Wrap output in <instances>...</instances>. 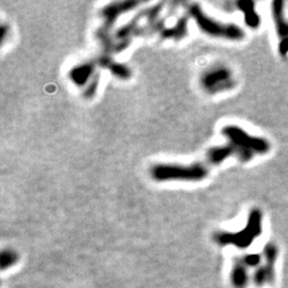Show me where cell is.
<instances>
[{"instance_id": "cell-1", "label": "cell", "mask_w": 288, "mask_h": 288, "mask_svg": "<svg viewBox=\"0 0 288 288\" xmlns=\"http://www.w3.org/2000/svg\"><path fill=\"white\" fill-rule=\"evenodd\" d=\"M221 132L235 149L236 157L244 163L251 160L255 155H264L270 150V144L266 139L250 136L238 126H226Z\"/></svg>"}, {"instance_id": "cell-2", "label": "cell", "mask_w": 288, "mask_h": 288, "mask_svg": "<svg viewBox=\"0 0 288 288\" xmlns=\"http://www.w3.org/2000/svg\"><path fill=\"white\" fill-rule=\"evenodd\" d=\"M150 173L156 182H201L208 175V169L200 163L189 166L158 164L151 168Z\"/></svg>"}, {"instance_id": "cell-3", "label": "cell", "mask_w": 288, "mask_h": 288, "mask_svg": "<svg viewBox=\"0 0 288 288\" xmlns=\"http://www.w3.org/2000/svg\"><path fill=\"white\" fill-rule=\"evenodd\" d=\"M189 14L195 21L199 28L206 34L214 38H221L231 41H240L245 38V32L235 24H223L210 19L204 14L199 5L189 8Z\"/></svg>"}, {"instance_id": "cell-4", "label": "cell", "mask_w": 288, "mask_h": 288, "mask_svg": "<svg viewBox=\"0 0 288 288\" xmlns=\"http://www.w3.org/2000/svg\"><path fill=\"white\" fill-rule=\"evenodd\" d=\"M260 233H262V212L258 209H254L250 212L247 227L241 232L235 234L219 233L215 236V240L221 245L232 244L244 248L251 245Z\"/></svg>"}, {"instance_id": "cell-5", "label": "cell", "mask_w": 288, "mask_h": 288, "mask_svg": "<svg viewBox=\"0 0 288 288\" xmlns=\"http://www.w3.org/2000/svg\"><path fill=\"white\" fill-rule=\"evenodd\" d=\"M200 83L205 91L210 94L227 91L235 86L232 71L223 66H217L204 71L200 78Z\"/></svg>"}, {"instance_id": "cell-6", "label": "cell", "mask_w": 288, "mask_h": 288, "mask_svg": "<svg viewBox=\"0 0 288 288\" xmlns=\"http://www.w3.org/2000/svg\"><path fill=\"white\" fill-rule=\"evenodd\" d=\"M264 254L266 258V265L260 267L254 274V283L258 286L267 283H271L274 280V263L277 255V249L274 245H268Z\"/></svg>"}, {"instance_id": "cell-7", "label": "cell", "mask_w": 288, "mask_h": 288, "mask_svg": "<svg viewBox=\"0 0 288 288\" xmlns=\"http://www.w3.org/2000/svg\"><path fill=\"white\" fill-rule=\"evenodd\" d=\"M273 20L276 26L277 35L280 38V53L286 56L288 52V23L283 13V3L274 2L272 4Z\"/></svg>"}, {"instance_id": "cell-8", "label": "cell", "mask_w": 288, "mask_h": 288, "mask_svg": "<svg viewBox=\"0 0 288 288\" xmlns=\"http://www.w3.org/2000/svg\"><path fill=\"white\" fill-rule=\"evenodd\" d=\"M95 71V63L94 62H86L82 64L76 65L69 70L68 78L70 82L78 87H84L91 77H94Z\"/></svg>"}, {"instance_id": "cell-9", "label": "cell", "mask_w": 288, "mask_h": 288, "mask_svg": "<svg viewBox=\"0 0 288 288\" xmlns=\"http://www.w3.org/2000/svg\"><path fill=\"white\" fill-rule=\"evenodd\" d=\"M231 156H236V151L229 142L227 144H224V146L211 148L208 152H207V159H208V163L213 166L223 164V161L227 160Z\"/></svg>"}, {"instance_id": "cell-10", "label": "cell", "mask_w": 288, "mask_h": 288, "mask_svg": "<svg viewBox=\"0 0 288 288\" xmlns=\"http://www.w3.org/2000/svg\"><path fill=\"white\" fill-rule=\"evenodd\" d=\"M138 6V3H134V2H129V3H120V4H112L110 6H108L104 9L103 11V15L106 20V25H112L116 19H118V16L127 12L133 7ZM109 27V26H108Z\"/></svg>"}, {"instance_id": "cell-11", "label": "cell", "mask_w": 288, "mask_h": 288, "mask_svg": "<svg viewBox=\"0 0 288 288\" xmlns=\"http://www.w3.org/2000/svg\"><path fill=\"white\" fill-rule=\"evenodd\" d=\"M100 64L102 66L107 67L108 69L110 70V73L115 76L116 78L120 79H128L130 78L131 71L129 69L128 66H126L125 64H122V63H116L111 61L110 59L108 58H102L100 61Z\"/></svg>"}, {"instance_id": "cell-12", "label": "cell", "mask_w": 288, "mask_h": 288, "mask_svg": "<svg viewBox=\"0 0 288 288\" xmlns=\"http://www.w3.org/2000/svg\"><path fill=\"white\" fill-rule=\"evenodd\" d=\"M187 33V22L185 19L179 20L176 25H174L172 28H167L163 32L161 35L166 39H182L184 38Z\"/></svg>"}, {"instance_id": "cell-13", "label": "cell", "mask_w": 288, "mask_h": 288, "mask_svg": "<svg viewBox=\"0 0 288 288\" xmlns=\"http://www.w3.org/2000/svg\"><path fill=\"white\" fill-rule=\"evenodd\" d=\"M237 7L240 9V10L244 11L246 23L250 27H257L259 19H258V15L256 14V12L254 11V4L240 2V3H237Z\"/></svg>"}, {"instance_id": "cell-14", "label": "cell", "mask_w": 288, "mask_h": 288, "mask_svg": "<svg viewBox=\"0 0 288 288\" xmlns=\"http://www.w3.org/2000/svg\"><path fill=\"white\" fill-rule=\"evenodd\" d=\"M232 282L237 288H244L248 282V274L246 271V266L241 263V260L236 264L232 272Z\"/></svg>"}, {"instance_id": "cell-15", "label": "cell", "mask_w": 288, "mask_h": 288, "mask_svg": "<svg viewBox=\"0 0 288 288\" xmlns=\"http://www.w3.org/2000/svg\"><path fill=\"white\" fill-rule=\"evenodd\" d=\"M98 83H100V76H98V74H96L93 77V80L91 82V84L87 86V88L85 90L84 94H85L86 98H92L95 95L96 90L98 88Z\"/></svg>"}, {"instance_id": "cell-16", "label": "cell", "mask_w": 288, "mask_h": 288, "mask_svg": "<svg viewBox=\"0 0 288 288\" xmlns=\"http://www.w3.org/2000/svg\"><path fill=\"white\" fill-rule=\"evenodd\" d=\"M260 260H262V257H260L259 254H249V255H246L244 258H242L241 263L244 264L245 266L255 267V266L259 265Z\"/></svg>"}, {"instance_id": "cell-17", "label": "cell", "mask_w": 288, "mask_h": 288, "mask_svg": "<svg viewBox=\"0 0 288 288\" xmlns=\"http://www.w3.org/2000/svg\"><path fill=\"white\" fill-rule=\"evenodd\" d=\"M16 260V255L11 251H5L2 255V264L3 267L8 265H12Z\"/></svg>"}, {"instance_id": "cell-18", "label": "cell", "mask_w": 288, "mask_h": 288, "mask_svg": "<svg viewBox=\"0 0 288 288\" xmlns=\"http://www.w3.org/2000/svg\"><path fill=\"white\" fill-rule=\"evenodd\" d=\"M7 35H8V28H7L6 25H3L2 26V43L5 42V39H6Z\"/></svg>"}]
</instances>
